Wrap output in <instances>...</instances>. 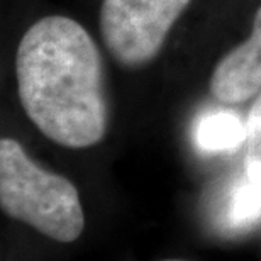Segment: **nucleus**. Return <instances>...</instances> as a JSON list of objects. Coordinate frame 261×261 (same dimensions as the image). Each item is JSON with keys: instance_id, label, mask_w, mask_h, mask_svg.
I'll return each mask as SVG.
<instances>
[{"instance_id": "nucleus-1", "label": "nucleus", "mask_w": 261, "mask_h": 261, "mask_svg": "<svg viewBox=\"0 0 261 261\" xmlns=\"http://www.w3.org/2000/svg\"><path fill=\"white\" fill-rule=\"evenodd\" d=\"M15 75L24 112L48 139L78 149L103 138V63L76 20L48 15L31 25L19 43Z\"/></svg>"}, {"instance_id": "nucleus-8", "label": "nucleus", "mask_w": 261, "mask_h": 261, "mask_svg": "<svg viewBox=\"0 0 261 261\" xmlns=\"http://www.w3.org/2000/svg\"><path fill=\"white\" fill-rule=\"evenodd\" d=\"M163 261H185V259H163Z\"/></svg>"}, {"instance_id": "nucleus-7", "label": "nucleus", "mask_w": 261, "mask_h": 261, "mask_svg": "<svg viewBox=\"0 0 261 261\" xmlns=\"http://www.w3.org/2000/svg\"><path fill=\"white\" fill-rule=\"evenodd\" d=\"M246 176L261 185V92L249 111L246 122Z\"/></svg>"}, {"instance_id": "nucleus-3", "label": "nucleus", "mask_w": 261, "mask_h": 261, "mask_svg": "<svg viewBox=\"0 0 261 261\" xmlns=\"http://www.w3.org/2000/svg\"><path fill=\"white\" fill-rule=\"evenodd\" d=\"M192 0H103L100 34L114 58L126 68L148 65Z\"/></svg>"}, {"instance_id": "nucleus-2", "label": "nucleus", "mask_w": 261, "mask_h": 261, "mask_svg": "<svg viewBox=\"0 0 261 261\" xmlns=\"http://www.w3.org/2000/svg\"><path fill=\"white\" fill-rule=\"evenodd\" d=\"M0 205L7 216L58 243H73L85 227L75 185L39 168L10 138L0 141Z\"/></svg>"}, {"instance_id": "nucleus-5", "label": "nucleus", "mask_w": 261, "mask_h": 261, "mask_svg": "<svg viewBox=\"0 0 261 261\" xmlns=\"http://www.w3.org/2000/svg\"><path fill=\"white\" fill-rule=\"evenodd\" d=\"M246 124L234 116L232 112H216L208 114L198 122L197 127V144L198 148L208 153L236 149L243 141H246Z\"/></svg>"}, {"instance_id": "nucleus-4", "label": "nucleus", "mask_w": 261, "mask_h": 261, "mask_svg": "<svg viewBox=\"0 0 261 261\" xmlns=\"http://www.w3.org/2000/svg\"><path fill=\"white\" fill-rule=\"evenodd\" d=\"M208 87L212 97L227 106L243 103L261 92V7L251 36L219 61Z\"/></svg>"}, {"instance_id": "nucleus-6", "label": "nucleus", "mask_w": 261, "mask_h": 261, "mask_svg": "<svg viewBox=\"0 0 261 261\" xmlns=\"http://www.w3.org/2000/svg\"><path fill=\"white\" fill-rule=\"evenodd\" d=\"M258 219H261V185L246 176V181H243L231 195L227 221L234 227H243Z\"/></svg>"}]
</instances>
